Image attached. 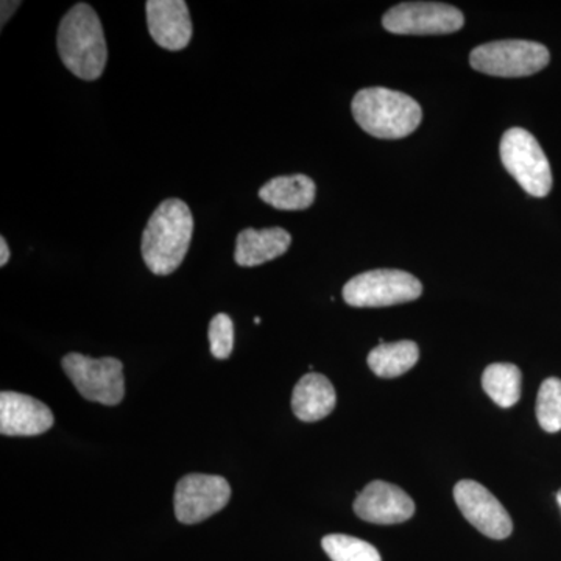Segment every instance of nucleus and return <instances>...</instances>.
Listing matches in <instances>:
<instances>
[{"mask_svg":"<svg viewBox=\"0 0 561 561\" xmlns=\"http://www.w3.org/2000/svg\"><path fill=\"white\" fill-rule=\"evenodd\" d=\"M194 234V217L180 198L164 201L151 214L142 232L144 262L158 276L171 275L183 264Z\"/></svg>","mask_w":561,"mask_h":561,"instance_id":"obj_1","label":"nucleus"},{"mask_svg":"<svg viewBox=\"0 0 561 561\" xmlns=\"http://www.w3.org/2000/svg\"><path fill=\"white\" fill-rule=\"evenodd\" d=\"M58 51L66 68L81 80L101 79L108 61L105 33L98 13L88 3H77L61 20Z\"/></svg>","mask_w":561,"mask_h":561,"instance_id":"obj_2","label":"nucleus"},{"mask_svg":"<svg viewBox=\"0 0 561 561\" xmlns=\"http://www.w3.org/2000/svg\"><path fill=\"white\" fill-rule=\"evenodd\" d=\"M351 110L362 130L379 139L405 138L423 121V111L415 99L387 88H367L357 92Z\"/></svg>","mask_w":561,"mask_h":561,"instance_id":"obj_3","label":"nucleus"},{"mask_svg":"<svg viewBox=\"0 0 561 561\" xmlns=\"http://www.w3.org/2000/svg\"><path fill=\"white\" fill-rule=\"evenodd\" d=\"M500 153L505 171L531 197L542 198L551 192V164L531 133L524 128L505 131L501 139Z\"/></svg>","mask_w":561,"mask_h":561,"instance_id":"obj_4","label":"nucleus"},{"mask_svg":"<svg viewBox=\"0 0 561 561\" xmlns=\"http://www.w3.org/2000/svg\"><path fill=\"white\" fill-rule=\"evenodd\" d=\"M549 61L551 55L542 44L523 39L494 41L476 47L470 54L472 69L505 79L534 76Z\"/></svg>","mask_w":561,"mask_h":561,"instance_id":"obj_5","label":"nucleus"},{"mask_svg":"<svg viewBox=\"0 0 561 561\" xmlns=\"http://www.w3.org/2000/svg\"><path fill=\"white\" fill-rule=\"evenodd\" d=\"M421 294L419 278L390 268L360 273L343 287V300L353 308H387L419 300Z\"/></svg>","mask_w":561,"mask_h":561,"instance_id":"obj_6","label":"nucleus"},{"mask_svg":"<svg viewBox=\"0 0 561 561\" xmlns=\"http://www.w3.org/2000/svg\"><path fill=\"white\" fill-rule=\"evenodd\" d=\"M61 367L84 400L103 405H117L124 400V365L119 359H92L70 353L62 357Z\"/></svg>","mask_w":561,"mask_h":561,"instance_id":"obj_7","label":"nucleus"},{"mask_svg":"<svg viewBox=\"0 0 561 561\" xmlns=\"http://www.w3.org/2000/svg\"><path fill=\"white\" fill-rule=\"evenodd\" d=\"M463 13L440 2H405L383 14L382 25L394 35H448L463 27Z\"/></svg>","mask_w":561,"mask_h":561,"instance_id":"obj_8","label":"nucleus"},{"mask_svg":"<svg viewBox=\"0 0 561 561\" xmlns=\"http://www.w3.org/2000/svg\"><path fill=\"white\" fill-rule=\"evenodd\" d=\"M231 486L221 476L187 474L175 490L176 519L183 524H198L227 507Z\"/></svg>","mask_w":561,"mask_h":561,"instance_id":"obj_9","label":"nucleus"},{"mask_svg":"<svg viewBox=\"0 0 561 561\" xmlns=\"http://www.w3.org/2000/svg\"><path fill=\"white\" fill-rule=\"evenodd\" d=\"M454 500L461 515L485 537L505 540L511 537V515L485 486L474 481H460L454 486Z\"/></svg>","mask_w":561,"mask_h":561,"instance_id":"obj_10","label":"nucleus"},{"mask_svg":"<svg viewBox=\"0 0 561 561\" xmlns=\"http://www.w3.org/2000/svg\"><path fill=\"white\" fill-rule=\"evenodd\" d=\"M354 512L367 523L400 524L412 518L415 504L400 486L375 481L360 491L354 501Z\"/></svg>","mask_w":561,"mask_h":561,"instance_id":"obj_11","label":"nucleus"},{"mask_svg":"<svg viewBox=\"0 0 561 561\" xmlns=\"http://www.w3.org/2000/svg\"><path fill=\"white\" fill-rule=\"evenodd\" d=\"M54 413L28 394L0 393V432L7 437H35L54 426Z\"/></svg>","mask_w":561,"mask_h":561,"instance_id":"obj_12","label":"nucleus"},{"mask_svg":"<svg viewBox=\"0 0 561 561\" xmlns=\"http://www.w3.org/2000/svg\"><path fill=\"white\" fill-rule=\"evenodd\" d=\"M146 11L151 38L158 46L172 51L186 49L192 21L184 0H149Z\"/></svg>","mask_w":561,"mask_h":561,"instance_id":"obj_13","label":"nucleus"},{"mask_svg":"<svg viewBox=\"0 0 561 561\" xmlns=\"http://www.w3.org/2000/svg\"><path fill=\"white\" fill-rule=\"evenodd\" d=\"M291 236L283 228H265V230L247 228L239 232L236 241V264L241 267H257L283 256L289 250Z\"/></svg>","mask_w":561,"mask_h":561,"instance_id":"obj_14","label":"nucleus"},{"mask_svg":"<svg viewBox=\"0 0 561 561\" xmlns=\"http://www.w3.org/2000/svg\"><path fill=\"white\" fill-rule=\"evenodd\" d=\"M334 386L327 376L308 373L295 386L291 393V411L305 423H316L327 419L335 408Z\"/></svg>","mask_w":561,"mask_h":561,"instance_id":"obj_15","label":"nucleus"},{"mask_svg":"<svg viewBox=\"0 0 561 561\" xmlns=\"http://www.w3.org/2000/svg\"><path fill=\"white\" fill-rule=\"evenodd\" d=\"M317 187L312 179L302 173L276 176L261 187L260 198L275 209L302 210L311 208Z\"/></svg>","mask_w":561,"mask_h":561,"instance_id":"obj_16","label":"nucleus"},{"mask_svg":"<svg viewBox=\"0 0 561 561\" xmlns=\"http://www.w3.org/2000/svg\"><path fill=\"white\" fill-rule=\"evenodd\" d=\"M420 359V348L415 342L401 341L379 343L368 354V367L376 376L383 379L398 378L415 367Z\"/></svg>","mask_w":561,"mask_h":561,"instance_id":"obj_17","label":"nucleus"},{"mask_svg":"<svg viewBox=\"0 0 561 561\" xmlns=\"http://www.w3.org/2000/svg\"><path fill=\"white\" fill-rule=\"evenodd\" d=\"M522 370L513 364L489 365L483 371L482 387L500 408H513L522 398Z\"/></svg>","mask_w":561,"mask_h":561,"instance_id":"obj_18","label":"nucleus"},{"mask_svg":"<svg viewBox=\"0 0 561 561\" xmlns=\"http://www.w3.org/2000/svg\"><path fill=\"white\" fill-rule=\"evenodd\" d=\"M321 546L332 561H382L375 546L350 535H328Z\"/></svg>","mask_w":561,"mask_h":561,"instance_id":"obj_19","label":"nucleus"},{"mask_svg":"<svg viewBox=\"0 0 561 561\" xmlns=\"http://www.w3.org/2000/svg\"><path fill=\"white\" fill-rule=\"evenodd\" d=\"M537 419L542 431L549 434L561 431V379L549 378L541 383L537 398Z\"/></svg>","mask_w":561,"mask_h":561,"instance_id":"obj_20","label":"nucleus"},{"mask_svg":"<svg viewBox=\"0 0 561 561\" xmlns=\"http://www.w3.org/2000/svg\"><path fill=\"white\" fill-rule=\"evenodd\" d=\"M209 348L216 359H228L234 348V324L227 313H217L209 323Z\"/></svg>","mask_w":561,"mask_h":561,"instance_id":"obj_21","label":"nucleus"},{"mask_svg":"<svg viewBox=\"0 0 561 561\" xmlns=\"http://www.w3.org/2000/svg\"><path fill=\"white\" fill-rule=\"evenodd\" d=\"M20 7L21 2H5V0H3L2 9H0L2 10V16H0V20H2V27L10 21V18L16 13V10L20 9Z\"/></svg>","mask_w":561,"mask_h":561,"instance_id":"obj_22","label":"nucleus"},{"mask_svg":"<svg viewBox=\"0 0 561 561\" xmlns=\"http://www.w3.org/2000/svg\"><path fill=\"white\" fill-rule=\"evenodd\" d=\"M10 261V249L9 243H7L5 238H0V265H7V262Z\"/></svg>","mask_w":561,"mask_h":561,"instance_id":"obj_23","label":"nucleus"},{"mask_svg":"<svg viewBox=\"0 0 561 561\" xmlns=\"http://www.w3.org/2000/svg\"><path fill=\"white\" fill-rule=\"evenodd\" d=\"M557 502H559L561 508V490L559 491V493H557Z\"/></svg>","mask_w":561,"mask_h":561,"instance_id":"obj_24","label":"nucleus"},{"mask_svg":"<svg viewBox=\"0 0 561 561\" xmlns=\"http://www.w3.org/2000/svg\"><path fill=\"white\" fill-rule=\"evenodd\" d=\"M254 323H256V324H260V323H261V319H260V317H256V319H254Z\"/></svg>","mask_w":561,"mask_h":561,"instance_id":"obj_25","label":"nucleus"}]
</instances>
